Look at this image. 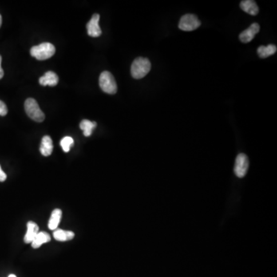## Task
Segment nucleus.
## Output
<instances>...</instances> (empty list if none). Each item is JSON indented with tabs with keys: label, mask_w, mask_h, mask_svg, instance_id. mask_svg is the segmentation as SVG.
Instances as JSON below:
<instances>
[{
	"label": "nucleus",
	"mask_w": 277,
	"mask_h": 277,
	"mask_svg": "<svg viewBox=\"0 0 277 277\" xmlns=\"http://www.w3.org/2000/svg\"><path fill=\"white\" fill-rule=\"evenodd\" d=\"M73 143H74V141H73V138L70 137V136H65L60 142V145H61L64 152H68L70 150L71 147L73 145Z\"/></svg>",
	"instance_id": "obj_18"
},
{
	"label": "nucleus",
	"mask_w": 277,
	"mask_h": 277,
	"mask_svg": "<svg viewBox=\"0 0 277 277\" xmlns=\"http://www.w3.org/2000/svg\"><path fill=\"white\" fill-rule=\"evenodd\" d=\"M25 110L28 116L34 121L41 123L45 120V114L34 99L29 98L25 100Z\"/></svg>",
	"instance_id": "obj_3"
},
{
	"label": "nucleus",
	"mask_w": 277,
	"mask_h": 277,
	"mask_svg": "<svg viewBox=\"0 0 277 277\" xmlns=\"http://www.w3.org/2000/svg\"><path fill=\"white\" fill-rule=\"evenodd\" d=\"M50 240L51 236L49 234L45 232H39L31 244L33 249H38L44 243H49Z\"/></svg>",
	"instance_id": "obj_14"
},
{
	"label": "nucleus",
	"mask_w": 277,
	"mask_h": 277,
	"mask_svg": "<svg viewBox=\"0 0 277 277\" xmlns=\"http://www.w3.org/2000/svg\"><path fill=\"white\" fill-rule=\"evenodd\" d=\"M40 149V152H41L43 156H50L53 150V140L51 139L50 136H43V138L42 139V142H41Z\"/></svg>",
	"instance_id": "obj_11"
},
{
	"label": "nucleus",
	"mask_w": 277,
	"mask_h": 277,
	"mask_svg": "<svg viewBox=\"0 0 277 277\" xmlns=\"http://www.w3.org/2000/svg\"><path fill=\"white\" fill-rule=\"evenodd\" d=\"M74 233L72 231H66V230L56 229L53 232V237L55 239L60 242H65V241L72 240L74 238Z\"/></svg>",
	"instance_id": "obj_13"
},
{
	"label": "nucleus",
	"mask_w": 277,
	"mask_h": 277,
	"mask_svg": "<svg viewBox=\"0 0 277 277\" xmlns=\"http://www.w3.org/2000/svg\"><path fill=\"white\" fill-rule=\"evenodd\" d=\"M56 53L54 45L49 43H43L35 45L30 50L31 56L38 60H45L51 58Z\"/></svg>",
	"instance_id": "obj_2"
},
{
	"label": "nucleus",
	"mask_w": 277,
	"mask_h": 277,
	"mask_svg": "<svg viewBox=\"0 0 277 277\" xmlns=\"http://www.w3.org/2000/svg\"><path fill=\"white\" fill-rule=\"evenodd\" d=\"M96 122H91L88 120H84L80 123V127L82 130H84V136H90L93 129L96 127Z\"/></svg>",
	"instance_id": "obj_17"
},
{
	"label": "nucleus",
	"mask_w": 277,
	"mask_h": 277,
	"mask_svg": "<svg viewBox=\"0 0 277 277\" xmlns=\"http://www.w3.org/2000/svg\"><path fill=\"white\" fill-rule=\"evenodd\" d=\"M1 65H2V56H0V80H1L4 76V71Z\"/></svg>",
	"instance_id": "obj_21"
},
{
	"label": "nucleus",
	"mask_w": 277,
	"mask_h": 277,
	"mask_svg": "<svg viewBox=\"0 0 277 277\" xmlns=\"http://www.w3.org/2000/svg\"><path fill=\"white\" fill-rule=\"evenodd\" d=\"M100 18V15L94 14L89 20V22L87 23V33L89 37H99L102 34L101 29L99 25Z\"/></svg>",
	"instance_id": "obj_7"
},
{
	"label": "nucleus",
	"mask_w": 277,
	"mask_h": 277,
	"mask_svg": "<svg viewBox=\"0 0 277 277\" xmlns=\"http://www.w3.org/2000/svg\"><path fill=\"white\" fill-rule=\"evenodd\" d=\"M58 76L53 71H49L47 73H45V75L40 79V85H44V86L45 85L55 86L58 84Z\"/></svg>",
	"instance_id": "obj_9"
},
{
	"label": "nucleus",
	"mask_w": 277,
	"mask_h": 277,
	"mask_svg": "<svg viewBox=\"0 0 277 277\" xmlns=\"http://www.w3.org/2000/svg\"><path fill=\"white\" fill-rule=\"evenodd\" d=\"M2 16H1V14H0V27H1V25H2Z\"/></svg>",
	"instance_id": "obj_22"
},
{
	"label": "nucleus",
	"mask_w": 277,
	"mask_h": 277,
	"mask_svg": "<svg viewBox=\"0 0 277 277\" xmlns=\"http://www.w3.org/2000/svg\"><path fill=\"white\" fill-rule=\"evenodd\" d=\"M249 168L248 157L244 153L238 155L235 159L234 172L236 176L239 178L244 177Z\"/></svg>",
	"instance_id": "obj_6"
},
{
	"label": "nucleus",
	"mask_w": 277,
	"mask_h": 277,
	"mask_svg": "<svg viewBox=\"0 0 277 277\" xmlns=\"http://www.w3.org/2000/svg\"><path fill=\"white\" fill-rule=\"evenodd\" d=\"M259 25L258 23H253L248 29L243 31L239 35V40L243 43H247L252 41L256 35L259 32Z\"/></svg>",
	"instance_id": "obj_8"
},
{
	"label": "nucleus",
	"mask_w": 277,
	"mask_h": 277,
	"mask_svg": "<svg viewBox=\"0 0 277 277\" xmlns=\"http://www.w3.org/2000/svg\"><path fill=\"white\" fill-rule=\"evenodd\" d=\"M62 210L60 209H56L53 210L51 215L50 219H49L48 227L50 230H56L60 224V220L62 218Z\"/></svg>",
	"instance_id": "obj_15"
},
{
	"label": "nucleus",
	"mask_w": 277,
	"mask_h": 277,
	"mask_svg": "<svg viewBox=\"0 0 277 277\" xmlns=\"http://www.w3.org/2000/svg\"><path fill=\"white\" fill-rule=\"evenodd\" d=\"M100 86L102 90L108 94L113 95L117 92V84L114 76L108 71H104L100 74Z\"/></svg>",
	"instance_id": "obj_4"
},
{
	"label": "nucleus",
	"mask_w": 277,
	"mask_h": 277,
	"mask_svg": "<svg viewBox=\"0 0 277 277\" xmlns=\"http://www.w3.org/2000/svg\"><path fill=\"white\" fill-rule=\"evenodd\" d=\"M277 50V48L275 45L270 44V45H268L267 46L260 45V46L258 48L257 53L260 58L264 59L272 56V55L275 54Z\"/></svg>",
	"instance_id": "obj_16"
},
{
	"label": "nucleus",
	"mask_w": 277,
	"mask_h": 277,
	"mask_svg": "<svg viewBox=\"0 0 277 277\" xmlns=\"http://www.w3.org/2000/svg\"><path fill=\"white\" fill-rule=\"evenodd\" d=\"M39 234V227L37 223L33 221L28 222L27 223V232L25 234V237H24V242L25 243H31L33 242V239L37 236Z\"/></svg>",
	"instance_id": "obj_10"
},
{
	"label": "nucleus",
	"mask_w": 277,
	"mask_h": 277,
	"mask_svg": "<svg viewBox=\"0 0 277 277\" xmlns=\"http://www.w3.org/2000/svg\"><path fill=\"white\" fill-rule=\"evenodd\" d=\"M241 9L248 14L256 16L259 13V7L253 0H244L240 2Z\"/></svg>",
	"instance_id": "obj_12"
},
{
	"label": "nucleus",
	"mask_w": 277,
	"mask_h": 277,
	"mask_svg": "<svg viewBox=\"0 0 277 277\" xmlns=\"http://www.w3.org/2000/svg\"><path fill=\"white\" fill-rule=\"evenodd\" d=\"M151 69V64L147 58L139 57L132 63L131 65V74L134 79H142L145 77Z\"/></svg>",
	"instance_id": "obj_1"
},
{
	"label": "nucleus",
	"mask_w": 277,
	"mask_h": 277,
	"mask_svg": "<svg viewBox=\"0 0 277 277\" xmlns=\"http://www.w3.org/2000/svg\"><path fill=\"white\" fill-rule=\"evenodd\" d=\"M7 176L6 174L2 171V168L0 167V182H4L6 180Z\"/></svg>",
	"instance_id": "obj_20"
},
{
	"label": "nucleus",
	"mask_w": 277,
	"mask_h": 277,
	"mask_svg": "<svg viewBox=\"0 0 277 277\" xmlns=\"http://www.w3.org/2000/svg\"><path fill=\"white\" fill-rule=\"evenodd\" d=\"M8 277H17V276L14 275V274H10Z\"/></svg>",
	"instance_id": "obj_23"
},
{
	"label": "nucleus",
	"mask_w": 277,
	"mask_h": 277,
	"mask_svg": "<svg viewBox=\"0 0 277 277\" xmlns=\"http://www.w3.org/2000/svg\"><path fill=\"white\" fill-rule=\"evenodd\" d=\"M201 25V22L196 16L192 14L184 15L179 21V28L183 31H193Z\"/></svg>",
	"instance_id": "obj_5"
},
{
	"label": "nucleus",
	"mask_w": 277,
	"mask_h": 277,
	"mask_svg": "<svg viewBox=\"0 0 277 277\" xmlns=\"http://www.w3.org/2000/svg\"><path fill=\"white\" fill-rule=\"evenodd\" d=\"M8 109L6 104L0 100V116H4L7 114Z\"/></svg>",
	"instance_id": "obj_19"
}]
</instances>
